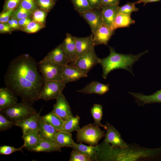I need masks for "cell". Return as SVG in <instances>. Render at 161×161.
Wrapping results in <instances>:
<instances>
[{"label": "cell", "instance_id": "obj_1", "mask_svg": "<svg viewBox=\"0 0 161 161\" xmlns=\"http://www.w3.org/2000/svg\"><path fill=\"white\" fill-rule=\"evenodd\" d=\"M38 63L28 54H23L9 63L4 76L5 87L22 101L32 104L39 100L44 80L38 70Z\"/></svg>", "mask_w": 161, "mask_h": 161}, {"label": "cell", "instance_id": "obj_2", "mask_svg": "<svg viewBox=\"0 0 161 161\" xmlns=\"http://www.w3.org/2000/svg\"><path fill=\"white\" fill-rule=\"evenodd\" d=\"M97 146L98 161H148L161 158V147L147 148L128 144L121 148L113 146L104 140Z\"/></svg>", "mask_w": 161, "mask_h": 161}, {"label": "cell", "instance_id": "obj_3", "mask_svg": "<svg viewBox=\"0 0 161 161\" xmlns=\"http://www.w3.org/2000/svg\"><path fill=\"white\" fill-rule=\"evenodd\" d=\"M110 53L108 56L100 59L99 64L103 69L102 77L106 79L108 74L113 70L122 69L131 72L134 75L132 70L133 65L142 56L148 52L146 50L138 55L123 54L117 52L113 47H109Z\"/></svg>", "mask_w": 161, "mask_h": 161}, {"label": "cell", "instance_id": "obj_4", "mask_svg": "<svg viewBox=\"0 0 161 161\" xmlns=\"http://www.w3.org/2000/svg\"><path fill=\"white\" fill-rule=\"evenodd\" d=\"M0 113L10 121L16 122L36 114L32 104L22 101L0 111Z\"/></svg>", "mask_w": 161, "mask_h": 161}, {"label": "cell", "instance_id": "obj_5", "mask_svg": "<svg viewBox=\"0 0 161 161\" xmlns=\"http://www.w3.org/2000/svg\"><path fill=\"white\" fill-rule=\"evenodd\" d=\"M77 142L84 143L90 145L96 146L99 141L105 136V132L93 123H89L77 132Z\"/></svg>", "mask_w": 161, "mask_h": 161}, {"label": "cell", "instance_id": "obj_6", "mask_svg": "<svg viewBox=\"0 0 161 161\" xmlns=\"http://www.w3.org/2000/svg\"><path fill=\"white\" fill-rule=\"evenodd\" d=\"M38 66L44 80L62 81V66L42 59Z\"/></svg>", "mask_w": 161, "mask_h": 161}, {"label": "cell", "instance_id": "obj_7", "mask_svg": "<svg viewBox=\"0 0 161 161\" xmlns=\"http://www.w3.org/2000/svg\"><path fill=\"white\" fill-rule=\"evenodd\" d=\"M62 81L44 80L42 88L39 95V99L49 101L56 99L66 87Z\"/></svg>", "mask_w": 161, "mask_h": 161}, {"label": "cell", "instance_id": "obj_8", "mask_svg": "<svg viewBox=\"0 0 161 161\" xmlns=\"http://www.w3.org/2000/svg\"><path fill=\"white\" fill-rule=\"evenodd\" d=\"M100 60L94 48L78 57L72 65L77 67L83 74L87 75L92 68L99 64Z\"/></svg>", "mask_w": 161, "mask_h": 161}, {"label": "cell", "instance_id": "obj_9", "mask_svg": "<svg viewBox=\"0 0 161 161\" xmlns=\"http://www.w3.org/2000/svg\"><path fill=\"white\" fill-rule=\"evenodd\" d=\"M52 111L64 121L73 116L69 103L64 95L60 94L56 99Z\"/></svg>", "mask_w": 161, "mask_h": 161}, {"label": "cell", "instance_id": "obj_10", "mask_svg": "<svg viewBox=\"0 0 161 161\" xmlns=\"http://www.w3.org/2000/svg\"><path fill=\"white\" fill-rule=\"evenodd\" d=\"M106 133L104 141L107 143L110 144L113 146L124 148L128 144L125 142L122 139L119 132L111 124L107 122Z\"/></svg>", "mask_w": 161, "mask_h": 161}, {"label": "cell", "instance_id": "obj_11", "mask_svg": "<svg viewBox=\"0 0 161 161\" xmlns=\"http://www.w3.org/2000/svg\"><path fill=\"white\" fill-rule=\"evenodd\" d=\"M42 108L35 114L15 123V126L19 127L21 129L23 135L30 132H38L39 120Z\"/></svg>", "mask_w": 161, "mask_h": 161}, {"label": "cell", "instance_id": "obj_12", "mask_svg": "<svg viewBox=\"0 0 161 161\" xmlns=\"http://www.w3.org/2000/svg\"><path fill=\"white\" fill-rule=\"evenodd\" d=\"M89 24L93 33L104 23L100 9H95L79 14Z\"/></svg>", "mask_w": 161, "mask_h": 161}, {"label": "cell", "instance_id": "obj_13", "mask_svg": "<svg viewBox=\"0 0 161 161\" xmlns=\"http://www.w3.org/2000/svg\"><path fill=\"white\" fill-rule=\"evenodd\" d=\"M114 31L103 23L93 33V41L95 46L104 44L107 45Z\"/></svg>", "mask_w": 161, "mask_h": 161}, {"label": "cell", "instance_id": "obj_14", "mask_svg": "<svg viewBox=\"0 0 161 161\" xmlns=\"http://www.w3.org/2000/svg\"><path fill=\"white\" fill-rule=\"evenodd\" d=\"M62 44L69 64L72 65L78 58L74 36L67 33Z\"/></svg>", "mask_w": 161, "mask_h": 161}, {"label": "cell", "instance_id": "obj_15", "mask_svg": "<svg viewBox=\"0 0 161 161\" xmlns=\"http://www.w3.org/2000/svg\"><path fill=\"white\" fill-rule=\"evenodd\" d=\"M43 59L62 66L69 64L62 43L52 50Z\"/></svg>", "mask_w": 161, "mask_h": 161}, {"label": "cell", "instance_id": "obj_16", "mask_svg": "<svg viewBox=\"0 0 161 161\" xmlns=\"http://www.w3.org/2000/svg\"><path fill=\"white\" fill-rule=\"evenodd\" d=\"M87 77L76 67L69 64L62 66V81L65 83L75 81Z\"/></svg>", "mask_w": 161, "mask_h": 161}, {"label": "cell", "instance_id": "obj_17", "mask_svg": "<svg viewBox=\"0 0 161 161\" xmlns=\"http://www.w3.org/2000/svg\"><path fill=\"white\" fill-rule=\"evenodd\" d=\"M74 37L78 57L95 48L92 33L86 37Z\"/></svg>", "mask_w": 161, "mask_h": 161}, {"label": "cell", "instance_id": "obj_18", "mask_svg": "<svg viewBox=\"0 0 161 161\" xmlns=\"http://www.w3.org/2000/svg\"><path fill=\"white\" fill-rule=\"evenodd\" d=\"M135 98V102L138 106H144L146 104L161 103V89L150 95H145L143 93L129 92Z\"/></svg>", "mask_w": 161, "mask_h": 161}, {"label": "cell", "instance_id": "obj_19", "mask_svg": "<svg viewBox=\"0 0 161 161\" xmlns=\"http://www.w3.org/2000/svg\"><path fill=\"white\" fill-rule=\"evenodd\" d=\"M58 131L43 119L41 117H40L38 133L42 139L54 141L55 135Z\"/></svg>", "mask_w": 161, "mask_h": 161}, {"label": "cell", "instance_id": "obj_20", "mask_svg": "<svg viewBox=\"0 0 161 161\" xmlns=\"http://www.w3.org/2000/svg\"><path fill=\"white\" fill-rule=\"evenodd\" d=\"M110 85L105 84L97 81H92L81 89L77 91L85 94H95L103 95L109 90Z\"/></svg>", "mask_w": 161, "mask_h": 161}, {"label": "cell", "instance_id": "obj_21", "mask_svg": "<svg viewBox=\"0 0 161 161\" xmlns=\"http://www.w3.org/2000/svg\"><path fill=\"white\" fill-rule=\"evenodd\" d=\"M118 5H102L101 7L100 10L103 23L112 30L115 18L118 13Z\"/></svg>", "mask_w": 161, "mask_h": 161}, {"label": "cell", "instance_id": "obj_22", "mask_svg": "<svg viewBox=\"0 0 161 161\" xmlns=\"http://www.w3.org/2000/svg\"><path fill=\"white\" fill-rule=\"evenodd\" d=\"M14 93L7 88L0 89V111L17 103V98Z\"/></svg>", "mask_w": 161, "mask_h": 161}, {"label": "cell", "instance_id": "obj_23", "mask_svg": "<svg viewBox=\"0 0 161 161\" xmlns=\"http://www.w3.org/2000/svg\"><path fill=\"white\" fill-rule=\"evenodd\" d=\"M90 158L92 161H98L97 160V145L87 146L81 143H76L75 142L71 147Z\"/></svg>", "mask_w": 161, "mask_h": 161}, {"label": "cell", "instance_id": "obj_24", "mask_svg": "<svg viewBox=\"0 0 161 161\" xmlns=\"http://www.w3.org/2000/svg\"><path fill=\"white\" fill-rule=\"evenodd\" d=\"M22 138L24 148L30 151L36 146L42 140L38 132L36 131L27 133L22 135Z\"/></svg>", "mask_w": 161, "mask_h": 161}, {"label": "cell", "instance_id": "obj_25", "mask_svg": "<svg viewBox=\"0 0 161 161\" xmlns=\"http://www.w3.org/2000/svg\"><path fill=\"white\" fill-rule=\"evenodd\" d=\"M31 151L39 152H50L61 151L60 148L54 141L42 139L39 144Z\"/></svg>", "mask_w": 161, "mask_h": 161}, {"label": "cell", "instance_id": "obj_26", "mask_svg": "<svg viewBox=\"0 0 161 161\" xmlns=\"http://www.w3.org/2000/svg\"><path fill=\"white\" fill-rule=\"evenodd\" d=\"M54 141L61 148L63 147H72L75 142L71 133L58 131L56 133Z\"/></svg>", "mask_w": 161, "mask_h": 161}, {"label": "cell", "instance_id": "obj_27", "mask_svg": "<svg viewBox=\"0 0 161 161\" xmlns=\"http://www.w3.org/2000/svg\"><path fill=\"white\" fill-rule=\"evenodd\" d=\"M135 23L131 16V14L118 13L115 18L112 30L114 31L120 28L129 27Z\"/></svg>", "mask_w": 161, "mask_h": 161}, {"label": "cell", "instance_id": "obj_28", "mask_svg": "<svg viewBox=\"0 0 161 161\" xmlns=\"http://www.w3.org/2000/svg\"><path fill=\"white\" fill-rule=\"evenodd\" d=\"M80 117L78 115L69 117L64 121L61 131L71 133L74 131H78L80 129Z\"/></svg>", "mask_w": 161, "mask_h": 161}, {"label": "cell", "instance_id": "obj_29", "mask_svg": "<svg viewBox=\"0 0 161 161\" xmlns=\"http://www.w3.org/2000/svg\"><path fill=\"white\" fill-rule=\"evenodd\" d=\"M91 112L94 120L93 124L98 127H101L106 129V125H103L101 123L103 116V108L101 105L98 104H94L91 109Z\"/></svg>", "mask_w": 161, "mask_h": 161}, {"label": "cell", "instance_id": "obj_30", "mask_svg": "<svg viewBox=\"0 0 161 161\" xmlns=\"http://www.w3.org/2000/svg\"><path fill=\"white\" fill-rule=\"evenodd\" d=\"M41 117L58 131H60L64 121L52 111Z\"/></svg>", "mask_w": 161, "mask_h": 161}, {"label": "cell", "instance_id": "obj_31", "mask_svg": "<svg viewBox=\"0 0 161 161\" xmlns=\"http://www.w3.org/2000/svg\"><path fill=\"white\" fill-rule=\"evenodd\" d=\"M74 8L79 14L93 9L91 8L88 0H70Z\"/></svg>", "mask_w": 161, "mask_h": 161}, {"label": "cell", "instance_id": "obj_32", "mask_svg": "<svg viewBox=\"0 0 161 161\" xmlns=\"http://www.w3.org/2000/svg\"><path fill=\"white\" fill-rule=\"evenodd\" d=\"M135 4V2H128L122 6H119L117 13L131 14L132 13L139 10V8L136 7Z\"/></svg>", "mask_w": 161, "mask_h": 161}, {"label": "cell", "instance_id": "obj_33", "mask_svg": "<svg viewBox=\"0 0 161 161\" xmlns=\"http://www.w3.org/2000/svg\"><path fill=\"white\" fill-rule=\"evenodd\" d=\"M32 14L20 5L13 11L12 17L17 20L23 18H30Z\"/></svg>", "mask_w": 161, "mask_h": 161}, {"label": "cell", "instance_id": "obj_34", "mask_svg": "<svg viewBox=\"0 0 161 161\" xmlns=\"http://www.w3.org/2000/svg\"><path fill=\"white\" fill-rule=\"evenodd\" d=\"M19 5L32 14L38 9L35 0H21Z\"/></svg>", "mask_w": 161, "mask_h": 161}, {"label": "cell", "instance_id": "obj_35", "mask_svg": "<svg viewBox=\"0 0 161 161\" xmlns=\"http://www.w3.org/2000/svg\"><path fill=\"white\" fill-rule=\"evenodd\" d=\"M46 15V11L38 9L32 14V21L44 24Z\"/></svg>", "mask_w": 161, "mask_h": 161}, {"label": "cell", "instance_id": "obj_36", "mask_svg": "<svg viewBox=\"0 0 161 161\" xmlns=\"http://www.w3.org/2000/svg\"><path fill=\"white\" fill-rule=\"evenodd\" d=\"M44 27V24L32 21L27 26L24 27L22 30L27 33H33L37 32Z\"/></svg>", "mask_w": 161, "mask_h": 161}, {"label": "cell", "instance_id": "obj_37", "mask_svg": "<svg viewBox=\"0 0 161 161\" xmlns=\"http://www.w3.org/2000/svg\"><path fill=\"white\" fill-rule=\"evenodd\" d=\"M69 161H92L89 157L73 149L70 154Z\"/></svg>", "mask_w": 161, "mask_h": 161}, {"label": "cell", "instance_id": "obj_38", "mask_svg": "<svg viewBox=\"0 0 161 161\" xmlns=\"http://www.w3.org/2000/svg\"><path fill=\"white\" fill-rule=\"evenodd\" d=\"M40 9L46 12L49 11L54 6L55 2L52 0H35Z\"/></svg>", "mask_w": 161, "mask_h": 161}, {"label": "cell", "instance_id": "obj_39", "mask_svg": "<svg viewBox=\"0 0 161 161\" xmlns=\"http://www.w3.org/2000/svg\"><path fill=\"white\" fill-rule=\"evenodd\" d=\"M24 148V146L23 145L21 147L17 148L13 146L3 145L0 147V154L4 155H9L18 151L22 152V148Z\"/></svg>", "mask_w": 161, "mask_h": 161}, {"label": "cell", "instance_id": "obj_40", "mask_svg": "<svg viewBox=\"0 0 161 161\" xmlns=\"http://www.w3.org/2000/svg\"><path fill=\"white\" fill-rule=\"evenodd\" d=\"M15 126V122L8 120L4 116L0 114V131H6Z\"/></svg>", "mask_w": 161, "mask_h": 161}, {"label": "cell", "instance_id": "obj_41", "mask_svg": "<svg viewBox=\"0 0 161 161\" xmlns=\"http://www.w3.org/2000/svg\"><path fill=\"white\" fill-rule=\"evenodd\" d=\"M21 0H7L3 7V12L16 8L19 5Z\"/></svg>", "mask_w": 161, "mask_h": 161}, {"label": "cell", "instance_id": "obj_42", "mask_svg": "<svg viewBox=\"0 0 161 161\" xmlns=\"http://www.w3.org/2000/svg\"><path fill=\"white\" fill-rule=\"evenodd\" d=\"M14 10H8L4 12H3L0 15V22L2 23H6L9 20V18L12 15Z\"/></svg>", "mask_w": 161, "mask_h": 161}, {"label": "cell", "instance_id": "obj_43", "mask_svg": "<svg viewBox=\"0 0 161 161\" xmlns=\"http://www.w3.org/2000/svg\"><path fill=\"white\" fill-rule=\"evenodd\" d=\"M101 5H118L120 0H100Z\"/></svg>", "mask_w": 161, "mask_h": 161}, {"label": "cell", "instance_id": "obj_44", "mask_svg": "<svg viewBox=\"0 0 161 161\" xmlns=\"http://www.w3.org/2000/svg\"><path fill=\"white\" fill-rule=\"evenodd\" d=\"M92 9H100L101 6L100 0H88Z\"/></svg>", "mask_w": 161, "mask_h": 161}, {"label": "cell", "instance_id": "obj_45", "mask_svg": "<svg viewBox=\"0 0 161 161\" xmlns=\"http://www.w3.org/2000/svg\"><path fill=\"white\" fill-rule=\"evenodd\" d=\"M11 28L7 24L0 23V32L1 33L9 32H11Z\"/></svg>", "mask_w": 161, "mask_h": 161}, {"label": "cell", "instance_id": "obj_46", "mask_svg": "<svg viewBox=\"0 0 161 161\" xmlns=\"http://www.w3.org/2000/svg\"><path fill=\"white\" fill-rule=\"evenodd\" d=\"M161 0H138L135 2L136 4L143 3L144 5L148 3L158 2L160 1Z\"/></svg>", "mask_w": 161, "mask_h": 161}, {"label": "cell", "instance_id": "obj_47", "mask_svg": "<svg viewBox=\"0 0 161 161\" xmlns=\"http://www.w3.org/2000/svg\"><path fill=\"white\" fill-rule=\"evenodd\" d=\"M18 23L20 27H24L27 26L29 23L23 21L21 19L18 20Z\"/></svg>", "mask_w": 161, "mask_h": 161}, {"label": "cell", "instance_id": "obj_48", "mask_svg": "<svg viewBox=\"0 0 161 161\" xmlns=\"http://www.w3.org/2000/svg\"><path fill=\"white\" fill-rule=\"evenodd\" d=\"M7 23L8 24L11 28L14 29H17L16 27L15 26L14 23L12 20L11 19H10Z\"/></svg>", "mask_w": 161, "mask_h": 161}, {"label": "cell", "instance_id": "obj_49", "mask_svg": "<svg viewBox=\"0 0 161 161\" xmlns=\"http://www.w3.org/2000/svg\"><path fill=\"white\" fill-rule=\"evenodd\" d=\"M11 19L16 27L17 29H19L20 27L19 25L18 20L13 17Z\"/></svg>", "mask_w": 161, "mask_h": 161}, {"label": "cell", "instance_id": "obj_50", "mask_svg": "<svg viewBox=\"0 0 161 161\" xmlns=\"http://www.w3.org/2000/svg\"><path fill=\"white\" fill-rule=\"evenodd\" d=\"M52 1H54V2H55V1L57 0H52Z\"/></svg>", "mask_w": 161, "mask_h": 161}]
</instances>
